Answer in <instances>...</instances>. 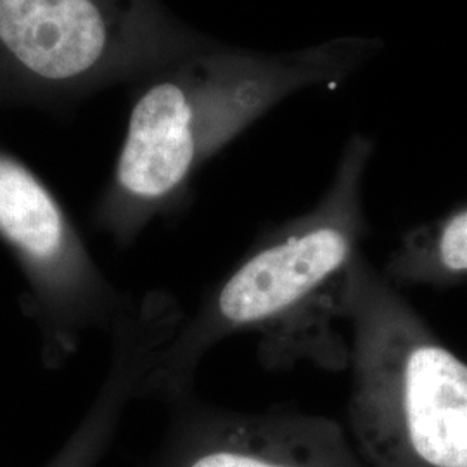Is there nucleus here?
I'll use <instances>...</instances> for the list:
<instances>
[{
  "label": "nucleus",
  "instance_id": "f257e3e1",
  "mask_svg": "<svg viewBox=\"0 0 467 467\" xmlns=\"http://www.w3.org/2000/svg\"><path fill=\"white\" fill-rule=\"evenodd\" d=\"M372 156L374 140L351 135L317 204L265 234L184 317L158 353L140 399L184 401L202 357L234 334H256L265 368H348L343 285L368 231L364 182Z\"/></svg>",
  "mask_w": 467,
  "mask_h": 467
},
{
  "label": "nucleus",
  "instance_id": "f03ea898",
  "mask_svg": "<svg viewBox=\"0 0 467 467\" xmlns=\"http://www.w3.org/2000/svg\"><path fill=\"white\" fill-rule=\"evenodd\" d=\"M378 38L343 36L306 49L262 54L212 42L140 78L115 170L96 220L129 246L154 218L184 201L215 154L285 98L334 85L368 61Z\"/></svg>",
  "mask_w": 467,
  "mask_h": 467
},
{
  "label": "nucleus",
  "instance_id": "7ed1b4c3",
  "mask_svg": "<svg viewBox=\"0 0 467 467\" xmlns=\"http://www.w3.org/2000/svg\"><path fill=\"white\" fill-rule=\"evenodd\" d=\"M348 434L368 467H467V362L360 251L343 285Z\"/></svg>",
  "mask_w": 467,
  "mask_h": 467
},
{
  "label": "nucleus",
  "instance_id": "20e7f679",
  "mask_svg": "<svg viewBox=\"0 0 467 467\" xmlns=\"http://www.w3.org/2000/svg\"><path fill=\"white\" fill-rule=\"evenodd\" d=\"M210 44L161 0H0L5 94L75 99Z\"/></svg>",
  "mask_w": 467,
  "mask_h": 467
},
{
  "label": "nucleus",
  "instance_id": "39448f33",
  "mask_svg": "<svg viewBox=\"0 0 467 467\" xmlns=\"http://www.w3.org/2000/svg\"><path fill=\"white\" fill-rule=\"evenodd\" d=\"M0 243L28 284V305L49 368L67 362L88 331L109 329L130 300L102 274L46 182L2 150Z\"/></svg>",
  "mask_w": 467,
  "mask_h": 467
},
{
  "label": "nucleus",
  "instance_id": "423d86ee",
  "mask_svg": "<svg viewBox=\"0 0 467 467\" xmlns=\"http://www.w3.org/2000/svg\"><path fill=\"white\" fill-rule=\"evenodd\" d=\"M150 467H368L348 430L318 414L272 407H187Z\"/></svg>",
  "mask_w": 467,
  "mask_h": 467
},
{
  "label": "nucleus",
  "instance_id": "0eeeda50",
  "mask_svg": "<svg viewBox=\"0 0 467 467\" xmlns=\"http://www.w3.org/2000/svg\"><path fill=\"white\" fill-rule=\"evenodd\" d=\"M179 303L167 293L152 291L130 300L111 333V353L106 376L84 418L65 445L44 467H96L109 449L130 401L140 399V388L158 353L182 322Z\"/></svg>",
  "mask_w": 467,
  "mask_h": 467
},
{
  "label": "nucleus",
  "instance_id": "6e6552de",
  "mask_svg": "<svg viewBox=\"0 0 467 467\" xmlns=\"http://www.w3.org/2000/svg\"><path fill=\"white\" fill-rule=\"evenodd\" d=\"M384 275L405 285L467 284V202L405 234L389 254Z\"/></svg>",
  "mask_w": 467,
  "mask_h": 467
},
{
  "label": "nucleus",
  "instance_id": "1a4fd4ad",
  "mask_svg": "<svg viewBox=\"0 0 467 467\" xmlns=\"http://www.w3.org/2000/svg\"><path fill=\"white\" fill-rule=\"evenodd\" d=\"M5 94V88H4V84H2V78H0V96H4Z\"/></svg>",
  "mask_w": 467,
  "mask_h": 467
}]
</instances>
